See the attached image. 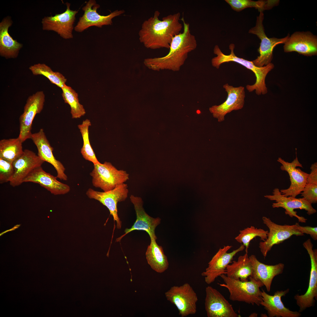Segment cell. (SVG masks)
<instances>
[{
    "label": "cell",
    "mask_w": 317,
    "mask_h": 317,
    "mask_svg": "<svg viewBox=\"0 0 317 317\" xmlns=\"http://www.w3.org/2000/svg\"><path fill=\"white\" fill-rule=\"evenodd\" d=\"M160 14L156 11L153 16L144 21L139 32L140 42L147 48L169 49L173 38L182 29L180 12L168 15L162 20L159 19Z\"/></svg>",
    "instance_id": "1"
},
{
    "label": "cell",
    "mask_w": 317,
    "mask_h": 317,
    "mask_svg": "<svg viewBox=\"0 0 317 317\" xmlns=\"http://www.w3.org/2000/svg\"><path fill=\"white\" fill-rule=\"evenodd\" d=\"M181 20L183 23V32L173 38L167 55L145 60L144 63L149 68L155 70L166 69L178 71L184 63L188 53L196 49L197 41L190 32L189 24L185 22L183 16Z\"/></svg>",
    "instance_id": "2"
},
{
    "label": "cell",
    "mask_w": 317,
    "mask_h": 317,
    "mask_svg": "<svg viewBox=\"0 0 317 317\" xmlns=\"http://www.w3.org/2000/svg\"><path fill=\"white\" fill-rule=\"evenodd\" d=\"M220 276L224 283L217 284L228 289L230 300L244 302L253 305H260L262 299V291L260 288L264 286L260 281L252 276L249 277V280L245 281L229 277L225 274Z\"/></svg>",
    "instance_id": "3"
},
{
    "label": "cell",
    "mask_w": 317,
    "mask_h": 317,
    "mask_svg": "<svg viewBox=\"0 0 317 317\" xmlns=\"http://www.w3.org/2000/svg\"><path fill=\"white\" fill-rule=\"evenodd\" d=\"M235 48L234 44L231 43L229 45L230 53L226 55L222 52L219 46L216 45L213 49V53L217 56L212 58L211 61L212 65L219 69L223 63L230 62L238 63L250 70L254 74L256 80L254 84L251 85V89L257 92L265 91L267 89L265 83V78L268 72L274 68V65L271 63L263 67L257 66L253 64L252 61L237 57L234 53Z\"/></svg>",
    "instance_id": "4"
},
{
    "label": "cell",
    "mask_w": 317,
    "mask_h": 317,
    "mask_svg": "<svg viewBox=\"0 0 317 317\" xmlns=\"http://www.w3.org/2000/svg\"><path fill=\"white\" fill-rule=\"evenodd\" d=\"M90 175L93 186L104 192L113 189L129 179V174L126 171L118 170L111 163L106 161L94 164Z\"/></svg>",
    "instance_id": "5"
},
{
    "label": "cell",
    "mask_w": 317,
    "mask_h": 317,
    "mask_svg": "<svg viewBox=\"0 0 317 317\" xmlns=\"http://www.w3.org/2000/svg\"><path fill=\"white\" fill-rule=\"evenodd\" d=\"M165 294L167 300L176 307L181 317L196 313L198 297L188 283L180 286H173Z\"/></svg>",
    "instance_id": "6"
},
{
    "label": "cell",
    "mask_w": 317,
    "mask_h": 317,
    "mask_svg": "<svg viewBox=\"0 0 317 317\" xmlns=\"http://www.w3.org/2000/svg\"><path fill=\"white\" fill-rule=\"evenodd\" d=\"M264 14L263 11L260 12L257 16L255 26L251 28L249 33L256 35L261 40L258 51L259 55L255 60L252 61L256 66L262 67L271 63L273 56V51L277 45L284 43L287 40L288 35L284 38H269L266 35L263 24Z\"/></svg>",
    "instance_id": "7"
},
{
    "label": "cell",
    "mask_w": 317,
    "mask_h": 317,
    "mask_svg": "<svg viewBox=\"0 0 317 317\" xmlns=\"http://www.w3.org/2000/svg\"><path fill=\"white\" fill-rule=\"evenodd\" d=\"M308 254L311 261L309 284L306 291L303 294H296L294 299L301 313L307 308L314 306L317 299V250L313 249V245L308 239L303 244Z\"/></svg>",
    "instance_id": "8"
},
{
    "label": "cell",
    "mask_w": 317,
    "mask_h": 317,
    "mask_svg": "<svg viewBox=\"0 0 317 317\" xmlns=\"http://www.w3.org/2000/svg\"><path fill=\"white\" fill-rule=\"evenodd\" d=\"M129 192L127 184L124 183L107 191L100 192L90 188L86 194L89 198L98 201L107 208L114 221L117 222V228L119 229L121 228L122 222L118 215L117 203L125 201Z\"/></svg>",
    "instance_id": "9"
},
{
    "label": "cell",
    "mask_w": 317,
    "mask_h": 317,
    "mask_svg": "<svg viewBox=\"0 0 317 317\" xmlns=\"http://www.w3.org/2000/svg\"><path fill=\"white\" fill-rule=\"evenodd\" d=\"M262 220L269 230L267 239L260 242L259 244L260 251L264 257L274 245L281 243L293 235H304L298 230L295 224L279 225L272 222L269 218L264 216L262 217Z\"/></svg>",
    "instance_id": "10"
},
{
    "label": "cell",
    "mask_w": 317,
    "mask_h": 317,
    "mask_svg": "<svg viewBox=\"0 0 317 317\" xmlns=\"http://www.w3.org/2000/svg\"><path fill=\"white\" fill-rule=\"evenodd\" d=\"M264 197L271 200L275 201L276 203H272L273 208L281 207L284 208L286 215L290 217L297 218L299 221L305 223L307 219L297 214V212L294 210L299 209L304 210L309 215L313 214L316 210L312 205V204L304 198H296L292 196H286L282 194L279 189L275 188L273 191L272 195H266Z\"/></svg>",
    "instance_id": "11"
},
{
    "label": "cell",
    "mask_w": 317,
    "mask_h": 317,
    "mask_svg": "<svg viewBox=\"0 0 317 317\" xmlns=\"http://www.w3.org/2000/svg\"><path fill=\"white\" fill-rule=\"evenodd\" d=\"M45 101V95L40 91L30 96L24 107L23 112L20 116L19 134L18 137L23 142L31 139L33 121L36 116L42 110Z\"/></svg>",
    "instance_id": "12"
},
{
    "label": "cell",
    "mask_w": 317,
    "mask_h": 317,
    "mask_svg": "<svg viewBox=\"0 0 317 317\" xmlns=\"http://www.w3.org/2000/svg\"><path fill=\"white\" fill-rule=\"evenodd\" d=\"M100 5L94 0H90L82 8L84 11L82 16L80 17L74 28L77 32H81L90 26H95L101 28L104 25H111L112 19L124 12L123 10H116L107 16L100 14L97 11Z\"/></svg>",
    "instance_id": "13"
},
{
    "label": "cell",
    "mask_w": 317,
    "mask_h": 317,
    "mask_svg": "<svg viewBox=\"0 0 317 317\" xmlns=\"http://www.w3.org/2000/svg\"><path fill=\"white\" fill-rule=\"evenodd\" d=\"M66 4L67 8L64 12L45 17L41 22L43 30L53 31L64 39H69L73 37V24L78 11L71 10L69 3L67 2Z\"/></svg>",
    "instance_id": "14"
},
{
    "label": "cell",
    "mask_w": 317,
    "mask_h": 317,
    "mask_svg": "<svg viewBox=\"0 0 317 317\" xmlns=\"http://www.w3.org/2000/svg\"><path fill=\"white\" fill-rule=\"evenodd\" d=\"M232 247L228 245L220 248L208 263V267L205 271L202 273L201 275L205 277V281L207 284L213 283L216 278L221 275L225 274L227 265L232 263L236 254L243 250L245 248L242 244L238 248L228 253L227 251Z\"/></svg>",
    "instance_id": "15"
},
{
    "label": "cell",
    "mask_w": 317,
    "mask_h": 317,
    "mask_svg": "<svg viewBox=\"0 0 317 317\" xmlns=\"http://www.w3.org/2000/svg\"><path fill=\"white\" fill-rule=\"evenodd\" d=\"M223 87L227 93L226 100L221 104L213 106L209 108L213 117L217 119L219 122L224 121L225 116L227 113L242 109L245 97L244 87H235L226 83Z\"/></svg>",
    "instance_id": "16"
},
{
    "label": "cell",
    "mask_w": 317,
    "mask_h": 317,
    "mask_svg": "<svg viewBox=\"0 0 317 317\" xmlns=\"http://www.w3.org/2000/svg\"><path fill=\"white\" fill-rule=\"evenodd\" d=\"M130 198L134 207L136 220L131 228L125 229L124 234L117 239V241H119L126 235L134 230L145 231L149 234L150 238L156 240L155 230L160 223L161 219L159 217H152L145 212L143 207V202L141 197L131 195Z\"/></svg>",
    "instance_id": "17"
},
{
    "label": "cell",
    "mask_w": 317,
    "mask_h": 317,
    "mask_svg": "<svg viewBox=\"0 0 317 317\" xmlns=\"http://www.w3.org/2000/svg\"><path fill=\"white\" fill-rule=\"evenodd\" d=\"M205 306L208 317H238L232 305L218 291L208 286L205 288Z\"/></svg>",
    "instance_id": "18"
},
{
    "label": "cell",
    "mask_w": 317,
    "mask_h": 317,
    "mask_svg": "<svg viewBox=\"0 0 317 317\" xmlns=\"http://www.w3.org/2000/svg\"><path fill=\"white\" fill-rule=\"evenodd\" d=\"M277 161L282 164L281 169L288 173L291 182L289 187L286 189L280 190L281 193L286 196H292L294 197L300 194L307 183L308 173L302 171L299 168L303 167L299 162L296 155L295 159L291 163L285 161L279 157Z\"/></svg>",
    "instance_id": "19"
},
{
    "label": "cell",
    "mask_w": 317,
    "mask_h": 317,
    "mask_svg": "<svg viewBox=\"0 0 317 317\" xmlns=\"http://www.w3.org/2000/svg\"><path fill=\"white\" fill-rule=\"evenodd\" d=\"M33 151L24 150L23 154L12 163L14 172L10 185L13 187L18 186L34 169L41 166L44 162Z\"/></svg>",
    "instance_id": "20"
},
{
    "label": "cell",
    "mask_w": 317,
    "mask_h": 317,
    "mask_svg": "<svg viewBox=\"0 0 317 317\" xmlns=\"http://www.w3.org/2000/svg\"><path fill=\"white\" fill-rule=\"evenodd\" d=\"M285 52L295 51L306 56L316 55L317 37L310 32H296L284 43Z\"/></svg>",
    "instance_id": "21"
},
{
    "label": "cell",
    "mask_w": 317,
    "mask_h": 317,
    "mask_svg": "<svg viewBox=\"0 0 317 317\" xmlns=\"http://www.w3.org/2000/svg\"><path fill=\"white\" fill-rule=\"evenodd\" d=\"M31 139L37 148L38 155L44 161L49 163L54 167L57 172V178L67 181L68 177L65 173V168L54 156L53 149L47 139L43 129H41L38 132L32 134Z\"/></svg>",
    "instance_id": "22"
},
{
    "label": "cell",
    "mask_w": 317,
    "mask_h": 317,
    "mask_svg": "<svg viewBox=\"0 0 317 317\" xmlns=\"http://www.w3.org/2000/svg\"><path fill=\"white\" fill-rule=\"evenodd\" d=\"M289 289L277 291L273 295L267 293L264 290L261 291L262 301L260 305L267 311L269 317H299L301 314L299 311H293L286 308L281 298L289 292Z\"/></svg>",
    "instance_id": "23"
},
{
    "label": "cell",
    "mask_w": 317,
    "mask_h": 317,
    "mask_svg": "<svg viewBox=\"0 0 317 317\" xmlns=\"http://www.w3.org/2000/svg\"><path fill=\"white\" fill-rule=\"evenodd\" d=\"M44 171L41 166L34 169L23 180V183L30 182L40 185L55 195H64L70 190V187L62 183Z\"/></svg>",
    "instance_id": "24"
},
{
    "label": "cell",
    "mask_w": 317,
    "mask_h": 317,
    "mask_svg": "<svg viewBox=\"0 0 317 317\" xmlns=\"http://www.w3.org/2000/svg\"><path fill=\"white\" fill-rule=\"evenodd\" d=\"M253 268L252 277L260 281L265 286L268 292L271 290L272 282L274 278L281 274L284 265L279 263L274 265H268L259 261L256 256L252 254L249 257Z\"/></svg>",
    "instance_id": "25"
},
{
    "label": "cell",
    "mask_w": 317,
    "mask_h": 317,
    "mask_svg": "<svg viewBox=\"0 0 317 317\" xmlns=\"http://www.w3.org/2000/svg\"><path fill=\"white\" fill-rule=\"evenodd\" d=\"M12 23L10 17L4 18L0 23V54L6 58H16L23 45L14 40L8 30Z\"/></svg>",
    "instance_id": "26"
},
{
    "label": "cell",
    "mask_w": 317,
    "mask_h": 317,
    "mask_svg": "<svg viewBox=\"0 0 317 317\" xmlns=\"http://www.w3.org/2000/svg\"><path fill=\"white\" fill-rule=\"evenodd\" d=\"M151 243L146 253L147 262L151 268L158 273H161L168 268L169 263L162 247L158 245L156 239L151 238Z\"/></svg>",
    "instance_id": "27"
},
{
    "label": "cell",
    "mask_w": 317,
    "mask_h": 317,
    "mask_svg": "<svg viewBox=\"0 0 317 317\" xmlns=\"http://www.w3.org/2000/svg\"><path fill=\"white\" fill-rule=\"evenodd\" d=\"M253 268L247 253L239 256L237 261H234L227 266L225 274L227 276L242 281H248L252 276Z\"/></svg>",
    "instance_id": "28"
},
{
    "label": "cell",
    "mask_w": 317,
    "mask_h": 317,
    "mask_svg": "<svg viewBox=\"0 0 317 317\" xmlns=\"http://www.w3.org/2000/svg\"><path fill=\"white\" fill-rule=\"evenodd\" d=\"M23 142L18 137L0 141V158L12 163L23 154Z\"/></svg>",
    "instance_id": "29"
},
{
    "label": "cell",
    "mask_w": 317,
    "mask_h": 317,
    "mask_svg": "<svg viewBox=\"0 0 317 317\" xmlns=\"http://www.w3.org/2000/svg\"><path fill=\"white\" fill-rule=\"evenodd\" d=\"M235 11H240L247 8L254 7L259 12L271 9L278 4V0H259L255 1L251 0H225Z\"/></svg>",
    "instance_id": "30"
},
{
    "label": "cell",
    "mask_w": 317,
    "mask_h": 317,
    "mask_svg": "<svg viewBox=\"0 0 317 317\" xmlns=\"http://www.w3.org/2000/svg\"><path fill=\"white\" fill-rule=\"evenodd\" d=\"M61 89L64 102L70 107L72 118H78L84 115L86 113L85 110L79 102L77 93L71 87L65 84Z\"/></svg>",
    "instance_id": "31"
},
{
    "label": "cell",
    "mask_w": 317,
    "mask_h": 317,
    "mask_svg": "<svg viewBox=\"0 0 317 317\" xmlns=\"http://www.w3.org/2000/svg\"><path fill=\"white\" fill-rule=\"evenodd\" d=\"M29 69L35 75H42L46 77L52 84L61 88L65 84L67 79L58 72H54L46 64L38 63L31 66Z\"/></svg>",
    "instance_id": "32"
},
{
    "label": "cell",
    "mask_w": 317,
    "mask_h": 317,
    "mask_svg": "<svg viewBox=\"0 0 317 317\" xmlns=\"http://www.w3.org/2000/svg\"><path fill=\"white\" fill-rule=\"evenodd\" d=\"M91 125L90 120L87 119L83 121L81 124L78 125V127L80 130L83 140V145L81 149V153L85 160L95 164L100 162L97 159L90 142L89 128Z\"/></svg>",
    "instance_id": "33"
},
{
    "label": "cell",
    "mask_w": 317,
    "mask_h": 317,
    "mask_svg": "<svg viewBox=\"0 0 317 317\" xmlns=\"http://www.w3.org/2000/svg\"><path fill=\"white\" fill-rule=\"evenodd\" d=\"M268 231L261 228L258 229L253 226H251L240 231V234L235 239L238 242L242 243L245 248L246 253H248V249L251 240L256 237H259L262 241L267 238Z\"/></svg>",
    "instance_id": "34"
},
{
    "label": "cell",
    "mask_w": 317,
    "mask_h": 317,
    "mask_svg": "<svg viewBox=\"0 0 317 317\" xmlns=\"http://www.w3.org/2000/svg\"><path fill=\"white\" fill-rule=\"evenodd\" d=\"M14 172L12 163L0 158V183L9 182Z\"/></svg>",
    "instance_id": "35"
},
{
    "label": "cell",
    "mask_w": 317,
    "mask_h": 317,
    "mask_svg": "<svg viewBox=\"0 0 317 317\" xmlns=\"http://www.w3.org/2000/svg\"><path fill=\"white\" fill-rule=\"evenodd\" d=\"M301 196L311 203L317 202V184L306 183L301 193Z\"/></svg>",
    "instance_id": "36"
},
{
    "label": "cell",
    "mask_w": 317,
    "mask_h": 317,
    "mask_svg": "<svg viewBox=\"0 0 317 317\" xmlns=\"http://www.w3.org/2000/svg\"><path fill=\"white\" fill-rule=\"evenodd\" d=\"M296 225L297 229L301 233L309 235L311 238L314 240H317V227L309 226H300L298 223H296Z\"/></svg>",
    "instance_id": "37"
},
{
    "label": "cell",
    "mask_w": 317,
    "mask_h": 317,
    "mask_svg": "<svg viewBox=\"0 0 317 317\" xmlns=\"http://www.w3.org/2000/svg\"><path fill=\"white\" fill-rule=\"evenodd\" d=\"M310 169L311 171L308 176L306 183L317 184V162L312 164Z\"/></svg>",
    "instance_id": "38"
},
{
    "label": "cell",
    "mask_w": 317,
    "mask_h": 317,
    "mask_svg": "<svg viewBox=\"0 0 317 317\" xmlns=\"http://www.w3.org/2000/svg\"><path fill=\"white\" fill-rule=\"evenodd\" d=\"M20 225H21L20 224L16 225H15L13 227L11 228V229H10L9 230H6V231H4V232H2V233H1L0 234V236H1V235H2L3 234H4V233H5L6 232H9L10 231H13V230H15L16 229L18 228L20 226Z\"/></svg>",
    "instance_id": "39"
},
{
    "label": "cell",
    "mask_w": 317,
    "mask_h": 317,
    "mask_svg": "<svg viewBox=\"0 0 317 317\" xmlns=\"http://www.w3.org/2000/svg\"><path fill=\"white\" fill-rule=\"evenodd\" d=\"M249 317H257V314L256 313H253L251 314L249 316Z\"/></svg>",
    "instance_id": "40"
},
{
    "label": "cell",
    "mask_w": 317,
    "mask_h": 317,
    "mask_svg": "<svg viewBox=\"0 0 317 317\" xmlns=\"http://www.w3.org/2000/svg\"><path fill=\"white\" fill-rule=\"evenodd\" d=\"M267 316V315H266L265 313L264 314L262 313L261 315V317H268Z\"/></svg>",
    "instance_id": "41"
}]
</instances>
